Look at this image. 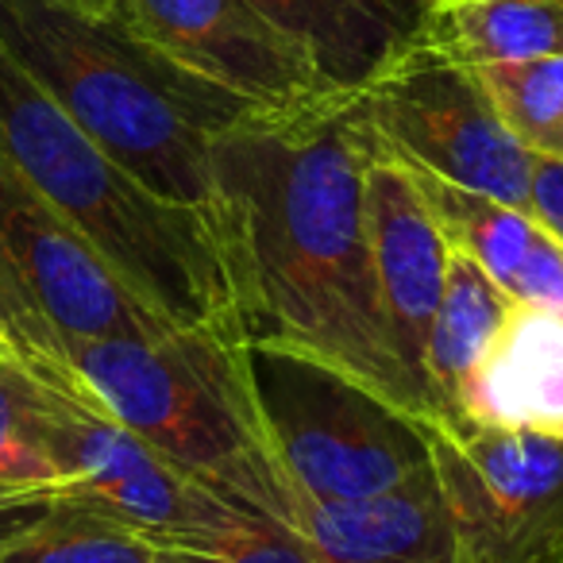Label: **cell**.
Listing matches in <instances>:
<instances>
[{"instance_id":"obj_20","label":"cell","mask_w":563,"mask_h":563,"mask_svg":"<svg viewBox=\"0 0 563 563\" xmlns=\"http://www.w3.org/2000/svg\"><path fill=\"white\" fill-rule=\"evenodd\" d=\"M58 486L63 475L40 432L35 378L16 355H0V490L55 498Z\"/></svg>"},{"instance_id":"obj_21","label":"cell","mask_w":563,"mask_h":563,"mask_svg":"<svg viewBox=\"0 0 563 563\" xmlns=\"http://www.w3.org/2000/svg\"><path fill=\"white\" fill-rule=\"evenodd\" d=\"M178 563H317L294 529L255 517H235L212 540L194 548H170Z\"/></svg>"},{"instance_id":"obj_14","label":"cell","mask_w":563,"mask_h":563,"mask_svg":"<svg viewBox=\"0 0 563 563\" xmlns=\"http://www.w3.org/2000/svg\"><path fill=\"white\" fill-rule=\"evenodd\" d=\"M460 421L563 437V317L509 309L498 340L467 378Z\"/></svg>"},{"instance_id":"obj_3","label":"cell","mask_w":563,"mask_h":563,"mask_svg":"<svg viewBox=\"0 0 563 563\" xmlns=\"http://www.w3.org/2000/svg\"><path fill=\"white\" fill-rule=\"evenodd\" d=\"M0 158L174 329L243 332L209 212L181 209L120 170L0 47Z\"/></svg>"},{"instance_id":"obj_27","label":"cell","mask_w":563,"mask_h":563,"mask_svg":"<svg viewBox=\"0 0 563 563\" xmlns=\"http://www.w3.org/2000/svg\"><path fill=\"white\" fill-rule=\"evenodd\" d=\"M0 355H12V347H9V340H4V329H0Z\"/></svg>"},{"instance_id":"obj_11","label":"cell","mask_w":563,"mask_h":563,"mask_svg":"<svg viewBox=\"0 0 563 563\" xmlns=\"http://www.w3.org/2000/svg\"><path fill=\"white\" fill-rule=\"evenodd\" d=\"M363 205H367L371 263H375L378 298H383L386 324H390L394 352L424 398V344H429L432 317H437L440 290H444L452 247L413 174L378 151H371L367 158ZM424 409H429V398H424Z\"/></svg>"},{"instance_id":"obj_17","label":"cell","mask_w":563,"mask_h":563,"mask_svg":"<svg viewBox=\"0 0 563 563\" xmlns=\"http://www.w3.org/2000/svg\"><path fill=\"white\" fill-rule=\"evenodd\" d=\"M409 174L421 186L448 247L467 255L475 266H483L486 278L494 286H501L509 298L532 243L540 240V224L532 220V212L514 209V205L498 201V197L475 194V189H460L452 181L429 178V174H417V170Z\"/></svg>"},{"instance_id":"obj_24","label":"cell","mask_w":563,"mask_h":563,"mask_svg":"<svg viewBox=\"0 0 563 563\" xmlns=\"http://www.w3.org/2000/svg\"><path fill=\"white\" fill-rule=\"evenodd\" d=\"M51 494H16V490H0V544L12 537L16 529H24L32 517H40L47 509Z\"/></svg>"},{"instance_id":"obj_26","label":"cell","mask_w":563,"mask_h":563,"mask_svg":"<svg viewBox=\"0 0 563 563\" xmlns=\"http://www.w3.org/2000/svg\"><path fill=\"white\" fill-rule=\"evenodd\" d=\"M151 563H178V560H174V555H170V548H158L155 560H151Z\"/></svg>"},{"instance_id":"obj_12","label":"cell","mask_w":563,"mask_h":563,"mask_svg":"<svg viewBox=\"0 0 563 563\" xmlns=\"http://www.w3.org/2000/svg\"><path fill=\"white\" fill-rule=\"evenodd\" d=\"M294 532L317 563H455V532L432 463L390 490L301 501Z\"/></svg>"},{"instance_id":"obj_8","label":"cell","mask_w":563,"mask_h":563,"mask_svg":"<svg viewBox=\"0 0 563 563\" xmlns=\"http://www.w3.org/2000/svg\"><path fill=\"white\" fill-rule=\"evenodd\" d=\"M24 367L35 378L40 432L63 475L55 498L97 509L158 548L205 544L228 521L247 517L166 463L132 429L74 390L58 371L35 363Z\"/></svg>"},{"instance_id":"obj_28","label":"cell","mask_w":563,"mask_h":563,"mask_svg":"<svg viewBox=\"0 0 563 563\" xmlns=\"http://www.w3.org/2000/svg\"><path fill=\"white\" fill-rule=\"evenodd\" d=\"M552 563H563V555H555V560H552Z\"/></svg>"},{"instance_id":"obj_15","label":"cell","mask_w":563,"mask_h":563,"mask_svg":"<svg viewBox=\"0 0 563 563\" xmlns=\"http://www.w3.org/2000/svg\"><path fill=\"white\" fill-rule=\"evenodd\" d=\"M514 301L501 286H494L467 255L452 251L444 274V290L432 317L429 344H424V398H429V421H460V401L467 378L486 360L490 344L498 340Z\"/></svg>"},{"instance_id":"obj_4","label":"cell","mask_w":563,"mask_h":563,"mask_svg":"<svg viewBox=\"0 0 563 563\" xmlns=\"http://www.w3.org/2000/svg\"><path fill=\"white\" fill-rule=\"evenodd\" d=\"M35 367L58 371L224 506L294 529L298 494L266 437L243 332L170 329L147 340H86Z\"/></svg>"},{"instance_id":"obj_9","label":"cell","mask_w":563,"mask_h":563,"mask_svg":"<svg viewBox=\"0 0 563 563\" xmlns=\"http://www.w3.org/2000/svg\"><path fill=\"white\" fill-rule=\"evenodd\" d=\"M429 463L455 532V563H552L563 555V437L432 421Z\"/></svg>"},{"instance_id":"obj_1","label":"cell","mask_w":563,"mask_h":563,"mask_svg":"<svg viewBox=\"0 0 563 563\" xmlns=\"http://www.w3.org/2000/svg\"><path fill=\"white\" fill-rule=\"evenodd\" d=\"M367 158L347 97L286 117L255 112L212 147V220L247 344L321 360L429 421L378 298L363 205Z\"/></svg>"},{"instance_id":"obj_6","label":"cell","mask_w":563,"mask_h":563,"mask_svg":"<svg viewBox=\"0 0 563 563\" xmlns=\"http://www.w3.org/2000/svg\"><path fill=\"white\" fill-rule=\"evenodd\" d=\"M0 329L16 360L51 363L70 344L147 340L174 324L0 158Z\"/></svg>"},{"instance_id":"obj_25","label":"cell","mask_w":563,"mask_h":563,"mask_svg":"<svg viewBox=\"0 0 563 563\" xmlns=\"http://www.w3.org/2000/svg\"><path fill=\"white\" fill-rule=\"evenodd\" d=\"M74 9H86V12H109V0H66Z\"/></svg>"},{"instance_id":"obj_18","label":"cell","mask_w":563,"mask_h":563,"mask_svg":"<svg viewBox=\"0 0 563 563\" xmlns=\"http://www.w3.org/2000/svg\"><path fill=\"white\" fill-rule=\"evenodd\" d=\"M155 540L78 501L51 498L40 517L0 544V563H151Z\"/></svg>"},{"instance_id":"obj_10","label":"cell","mask_w":563,"mask_h":563,"mask_svg":"<svg viewBox=\"0 0 563 563\" xmlns=\"http://www.w3.org/2000/svg\"><path fill=\"white\" fill-rule=\"evenodd\" d=\"M109 16L181 70L263 112L286 117L344 97L247 0H109Z\"/></svg>"},{"instance_id":"obj_22","label":"cell","mask_w":563,"mask_h":563,"mask_svg":"<svg viewBox=\"0 0 563 563\" xmlns=\"http://www.w3.org/2000/svg\"><path fill=\"white\" fill-rule=\"evenodd\" d=\"M509 301L525 309H540V313L563 317V247L555 235L540 228V240L532 243L529 258H525L521 274H517Z\"/></svg>"},{"instance_id":"obj_13","label":"cell","mask_w":563,"mask_h":563,"mask_svg":"<svg viewBox=\"0 0 563 563\" xmlns=\"http://www.w3.org/2000/svg\"><path fill=\"white\" fill-rule=\"evenodd\" d=\"M336 93H355L424 35L437 0H247Z\"/></svg>"},{"instance_id":"obj_23","label":"cell","mask_w":563,"mask_h":563,"mask_svg":"<svg viewBox=\"0 0 563 563\" xmlns=\"http://www.w3.org/2000/svg\"><path fill=\"white\" fill-rule=\"evenodd\" d=\"M529 212H532V220H537L548 235H555L563 247V163L532 158Z\"/></svg>"},{"instance_id":"obj_16","label":"cell","mask_w":563,"mask_h":563,"mask_svg":"<svg viewBox=\"0 0 563 563\" xmlns=\"http://www.w3.org/2000/svg\"><path fill=\"white\" fill-rule=\"evenodd\" d=\"M424 40L471 70L555 58L563 55V0H437Z\"/></svg>"},{"instance_id":"obj_5","label":"cell","mask_w":563,"mask_h":563,"mask_svg":"<svg viewBox=\"0 0 563 563\" xmlns=\"http://www.w3.org/2000/svg\"><path fill=\"white\" fill-rule=\"evenodd\" d=\"M247 347L266 437L298 506L367 498L429 467V432L413 413L321 360Z\"/></svg>"},{"instance_id":"obj_7","label":"cell","mask_w":563,"mask_h":563,"mask_svg":"<svg viewBox=\"0 0 563 563\" xmlns=\"http://www.w3.org/2000/svg\"><path fill=\"white\" fill-rule=\"evenodd\" d=\"M347 117L378 155L529 212L532 155L498 117L478 70L424 35L347 93Z\"/></svg>"},{"instance_id":"obj_19","label":"cell","mask_w":563,"mask_h":563,"mask_svg":"<svg viewBox=\"0 0 563 563\" xmlns=\"http://www.w3.org/2000/svg\"><path fill=\"white\" fill-rule=\"evenodd\" d=\"M498 117L532 158L563 163V55L478 70Z\"/></svg>"},{"instance_id":"obj_2","label":"cell","mask_w":563,"mask_h":563,"mask_svg":"<svg viewBox=\"0 0 563 563\" xmlns=\"http://www.w3.org/2000/svg\"><path fill=\"white\" fill-rule=\"evenodd\" d=\"M0 47L143 189L212 217V147L263 109L66 0H0Z\"/></svg>"}]
</instances>
